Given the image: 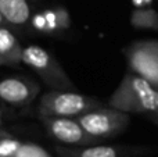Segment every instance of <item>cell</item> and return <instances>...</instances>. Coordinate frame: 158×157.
<instances>
[{"label": "cell", "mask_w": 158, "mask_h": 157, "mask_svg": "<svg viewBox=\"0 0 158 157\" xmlns=\"http://www.w3.org/2000/svg\"><path fill=\"white\" fill-rule=\"evenodd\" d=\"M22 63L53 91H77L74 82L57 58L39 45H28L24 47Z\"/></svg>", "instance_id": "cell-3"}, {"label": "cell", "mask_w": 158, "mask_h": 157, "mask_svg": "<svg viewBox=\"0 0 158 157\" xmlns=\"http://www.w3.org/2000/svg\"><path fill=\"white\" fill-rule=\"evenodd\" d=\"M24 141L4 131L0 134V157H14Z\"/></svg>", "instance_id": "cell-13"}, {"label": "cell", "mask_w": 158, "mask_h": 157, "mask_svg": "<svg viewBox=\"0 0 158 157\" xmlns=\"http://www.w3.org/2000/svg\"><path fill=\"white\" fill-rule=\"evenodd\" d=\"M77 120L89 135L106 141L118 136L129 127L131 114L106 104L82 114Z\"/></svg>", "instance_id": "cell-4"}, {"label": "cell", "mask_w": 158, "mask_h": 157, "mask_svg": "<svg viewBox=\"0 0 158 157\" xmlns=\"http://www.w3.org/2000/svg\"><path fill=\"white\" fill-rule=\"evenodd\" d=\"M3 125H4V111H3L2 106H0V134L4 132V129H3Z\"/></svg>", "instance_id": "cell-15"}, {"label": "cell", "mask_w": 158, "mask_h": 157, "mask_svg": "<svg viewBox=\"0 0 158 157\" xmlns=\"http://www.w3.org/2000/svg\"><path fill=\"white\" fill-rule=\"evenodd\" d=\"M40 93V86L25 77H8L0 81V102L14 107H27Z\"/></svg>", "instance_id": "cell-8"}, {"label": "cell", "mask_w": 158, "mask_h": 157, "mask_svg": "<svg viewBox=\"0 0 158 157\" xmlns=\"http://www.w3.org/2000/svg\"><path fill=\"white\" fill-rule=\"evenodd\" d=\"M0 13L6 22L14 27H25L32 19L31 7L27 0H0Z\"/></svg>", "instance_id": "cell-11"}, {"label": "cell", "mask_w": 158, "mask_h": 157, "mask_svg": "<svg viewBox=\"0 0 158 157\" xmlns=\"http://www.w3.org/2000/svg\"><path fill=\"white\" fill-rule=\"evenodd\" d=\"M22 50L19 40L7 27H0V66H15L22 63Z\"/></svg>", "instance_id": "cell-10"}, {"label": "cell", "mask_w": 158, "mask_h": 157, "mask_svg": "<svg viewBox=\"0 0 158 157\" xmlns=\"http://www.w3.org/2000/svg\"><path fill=\"white\" fill-rule=\"evenodd\" d=\"M31 24L39 32L54 33L69 27V17L63 8H54V10H46L40 14L33 15Z\"/></svg>", "instance_id": "cell-9"}, {"label": "cell", "mask_w": 158, "mask_h": 157, "mask_svg": "<svg viewBox=\"0 0 158 157\" xmlns=\"http://www.w3.org/2000/svg\"><path fill=\"white\" fill-rule=\"evenodd\" d=\"M107 104L131 114L158 113V88L136 72H128Z\"/></svg>", "instance_id": "cell-1"}, {"label": "cell", "mask_w": 158, "mask_h": 157, "mask_svg": "<svg viewBox=\"0 0 158 157\" xmlns=\"http://www.w3.org/2000/svg\"><path fill=\"white\" fill-rule=\"evenodd\" d=\"M157 114H158V113H157Z\"/></svg>", "instance_id": "cell-17"}, {"label": "cell", "mask_w": 158, "mask_h": 157, "mask_svg": "<svg viewBox=\"0 0 158 157\" xmlns=\"http://www.w3.org/2000/svg\"><path fill=\"white\" fill-rule=\"evenodd\" d=\"M132 72L158 88V40H142L132 43L123 50Z\"/></svg>", "instance_id": "cell-6"}, {"label": "cell", "mask_w": 158, "mask_h": 157, "mask_svg": "<svg viewBox=\"0 0 158 157\" xmlns=\"http://www.w3.org/2000/svg\"><path fill=\"white\" fill-rule=\"evenodd\" d=\"M40 121L47 135L63 146H87L101 143L103 141L93 138L83 129L77 118L71 117L40 116Z\"/></svg>", "instance_id": "cell-5"}, {"label": "cell", "mask_w": 158, "mask_h": 157, "mask_svg": "<svg viewBox=\"0 0 158 157\" xmlns=\"http://www.w3.org/2000/svg\"><path fill=\"white\" fill-rule=\"evenodd\" d=\"M106 106L100 99L77 91H53L44 92L38 104L39 116H56L78 118L79 116Z\"/></svg>", "instance_id": "cell-2"}, {"label": "cell", "mask_w": 158, "mask_h": 157, "mask_svg": "<svg viewBox=\"0 0 158 157\" xmlns=\"http://www.w3.org/2000/svg\"><path fill=\"white\" fill-rule=\"evenodd\" d=\"M4 24H6V19H4V17L2 15V13H0V27H3Z\"/></svg>", "instance_id": "cell-16"}, {"label": "cell", "mask_w": 158, "mask_h": 157, "mask_svg": "<svg viewBox=\"0 0 158 157\" xmlns=\"http://www.w3.org/2000/svg\"><path fill=\"white\" fill-rule=\"evenodd\" d=\"M132 27L139 29H154L158 31V11L154 8H140L131 14Z\"/></svg>", "instance_id": "cell-12"}, {"label": "cell", "mask_w": 158, "mask_h": 157, "mask_svg": "<svg viewBox=\"0 0 158 157\" xmlns=\"http://www.w3.org/2000/svg\"><path fill=\"white\" fill-rule=\"evenodd\" d=\"M14 157H53L44 147L33 142H24Z\"/></svg>", "instance_id": "cell-14"}, {"label": "cell", "mask_w": 158, "mask_h": 157, "mask_svg": "<svg viewBox=\"0 0 158 157\" xmlns=\"http://www.w3.org/2000/svg\"><path fill=\"white\" fill-rule=\"evenodd\" d=\"M57 157H144L150 147L133 145H87V146H54Z\"/></svg>", "instance_id": "cell-7"}]
</instances>
